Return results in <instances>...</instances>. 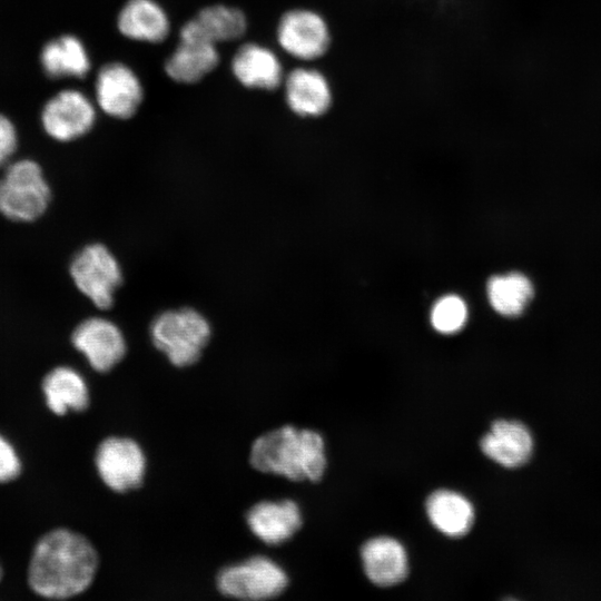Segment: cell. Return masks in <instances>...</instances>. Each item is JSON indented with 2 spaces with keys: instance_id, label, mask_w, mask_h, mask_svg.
I'll return each instance as SVG.
<instances>
[{
  "instance_id": "20",
  "label": "cell",
  "mask_w": 601,
  "mask_h": 601,
  "mask_svg": "<svg viewBox=\"0 0 601 601\" xmlns=\"http://www.w3.org/2000/svg\"><path fill=\"white\" fill-rule=\"evenodd\" d=\"M425 511L432 525L450 538L465 535L475 518L470 500L449 489L432 492L425 501Z\"/></svg>"
},
{
  "instance_id": "23",
  "label": "cell",
  "mask_w": 601,
  "mask_h": 601,
  "mask_svg": "<svg viewBox=\"0 0 601 601\" xmlns=\"http://www.w3.org/2000/svg\"><path fill=\"white\" fill-rule=\"evenodd\" d=\"M491 307L500 315H521L534 296L531 279L522 273L511 272L492 276L486 285Z\"/></svg>"
},
{
  "instance_id": "3",
  "label": "cell",
  "mask_w": 601,
  "mask_h": 601,
  "mask_svg": "<svg viewBox=\"0 0 601 601\" xmlns=\"http://www.w3.org/2000/svg\"><path fill=\"white\" fill-rule=\"evenodd\" d=\"M149 334L154 346L176 367H187L200 358L211 335L207 318L191 307L168 309L157 315Z\"/></svg>"
},
{
  "instance_id": "10",
  "label": "cell",
  "mask_w": 601,
  "mask_h": 601,
  "mask_svg": "<svg viewBox=\"0 0 601 601\" xmlns=\"http://www.w3.org/2000/svg\"><path fill=\"white\" fill-rule=\"evenodd\" d=\"M71 343L99 373L112 370L127 352L121 329L104 317H88L80 322L71 334Z\"/></svg>"
},
{
  "instance_id": "9",
  "label": "cell",
  "mask_w": 601,
  "mask_h": 601,
  "mask_svg": "<svg viewBox=\"0 0 601 601\" xmlns=\"http://www.w3.org/2000/svg\"><path fill=\"white\" fill-rule=\"evenodd\" d=\"M95 465L110 490L125 493L139 487L146 475V455L135 440L126 436L104 439L95 453Z\"/></svg>"
},
{
  "instance_id": "8",
  "label": "cell",
  "mask_w": 601,
  "mask_h": 601,
  "mask_svg": "<svg viewBox=\"0 0 601 601\" xmlns=\"http://www.w3.org/2000/svg\"><path fill=\"white\" fill-rule=\"evenodd\" d=\"M70 276L95 306L109 308L122 282V272L115 255L102 244L82 247L70 262Z\"/></svg>"
},
{
  "instance_id": "1",
  "label": "cell",
  "mask_w": 601,
  "mask_h": 601,
  "mask_svg": "<svg viewBox=\"0 0 601 601\" xmlns=\"http://www.w3.org/2000/svg\"><path fill=\"white\" fill-rule=\"evenodd\" d=\"M98 565L97 550L85 535L56 529L35 546L28 571L29 585L45 598H71L90 587Z\"/></svg>"
},
{
  "instance_id": "11",
  "label": "cell",
  "mask_w": 601,
  "mask_h": 601,
  "mask_svg": "<svg viewBox=\"0 0 601 601\" xmlns=\"http://www.w3.org/2000/svg\"><path fill=\"white\" fill-rule=\"evenodd\" d=\"M96 101L108 116L128 119L138 110L144 90L137 75L121 62L102 66L95 82Z\"/></svg>"
},
{
  "instance_id": "26",
  "label": "cell",
  "mask_w": 601,
  "mask_h": 601,
  "mask_svg": "<svg viewBox=\"0 0 601 601\" xmlns=\"http://www.w3.org/2000/svg\"><path fill=\"white\" fill-rule=\"evenodd\" d=\"M17 132L12 122L0 114V167L7 165L17 149Z\"/></svg>"
},
{
  "instance_id": "22",
  "label": "cell",
  "mask_w": 601,
  "mask_h": 601,
  "mask_svg": "<svg viewBox=\"0 0 601 601\" xmlns=\"http://www.w3.org/2000/svg\"><path fill=\"white\" fill-rule=\"evenodd\" d=\"M40 61L49 77H83L90 69V59L83 43L66 35L49 41L42 49Z\"/></svg>"
},
{
  "instance_id": "2",
  "label": "cell",
  "mask_w": 601,
  "mask_h": 601,
  "mask_svg": "<svg viewBox=\"0 0 601 601\" xmlns=\"http://www.w3.org/2000/svg\"><path fill=\"white\" fill-rule=\"evenodd\" d=\"M249 463L262 473L317 482L326 469L325 443L316 431L284 425L253 442Z\"/></svg>"
},
{
  "instance_id": "18",
  "label": "cell",
  "mask_w": 601,
  "mask_h": 601,
  "mask_svg": "<svg viewBox=\"0 0 601 601\" xmlns=\"http://www.w3.org/2000/svg\"><path fill=\"white\" fill-rule=\"evenodd\" d=\"M117 27L128 39L151 43L165 40L170 30L167 13L154 0H128L118 13Z\"/></svg>"
},
{
  "instance_id": "15",
  "label": "cell",
  "mask_w": 601,
  "mask_h": 601,
  "mask_svg": "<svg viewBox=\"0 0 601 601\" xmlns=\"http://www.w3.org/2000/svg\"><path fill=\"white\" fill-rule=\"evenodd\" d=\"M363 570L378 587L401 583L408 573L407 553L403 544L391 536H375L361 548Z\"/></svg>"
},
{
  "instance_id": "5",
  "label": "cell",
  "mask_w": 601,
  "mask_h": 601,
  "mask_svg": "<svg viewBox=\"0 0 601 601\" xmlns=\"http://www.w3.org/2000/svg\"><path fill=\"white\" fill-rule=\"evenodd\" d=\"M51 200V189L40 165L31 159L10 162L0 177V215L16 223L40 218Z\"/></svg>"
},
{
  "instance_id": "19",
  "label": "cell",
  "mask_w": 601,
  "mask_h": 601,
  "mask_svg": "<svg viewBox=\"0 0 601 601\" xmlns=\"http://www.w3.org/2000/svg\"><path fill=\"white\" fill-rule=\"evenodd\" d=\"M218 62L216 45L197 38H179L165 62V71L176 82L194 83L214 70Z\"/></svg>"
},
{
  "instance_id": "27",
  "label": "cell",
  "mask_w": 601,
  "mask_h": 601,
  "mask_svg": "<svg viewBox=\"0 0 601 601\" xmlns=\"http://www.w3.org/2000/svg\"><path fill=\"white\" fill-rule=\"evenodd\" d=\"M1 577H2V570H1V568H0V579H1Z\"/></svg>"
},
{
  "instance_id": "24",
  "label": "cell",
  "mask_w": 601,
  "mask_h": 601,
  "mask_svg": "<svg viewBox=\"0 0 601 601\" xmlns=\"http://www.w3.org/2000/svg\"><path fill=\"white\" fill-rule=\"evenodd\" d=\"M467 308L462 298L447 295L440 298L432 308L431 323L442 334L459 332L466 323Z\"/></svg>"
},
{
  "instance_id": "16",
  "label": "cell",
  "mask_w": 601,
  "mask_h": 601,
  "mask_svg": "<svg viewBox=\"0 0 601 601\" xmlns=\"http://www.w3.org/2000/svg\"><path fill=\"white\" fill-rule=\"evenodd\" d=\"M482 452L505 467H518L531 456L533 441L526 426L516 421L499 420L481 439Z\"/></svg>"
},
{
  "instance_id": "4",
  "label": "cell",
  "mask_w": 601,
  "mask_h": 601,
  "mask_svg": "<svg viewBox=\"0 0 601 601\" xmlns=\"http://www.w3.org/2000/svg\"><path fill=\"white\" fill-rule=\"evenodd\" d=\"M334 30L327 16L317 8L286 10L276 26L279 49L299 63H319L333 50Z\"/></svg>"
},
{
  "instance_id": "14",
  "label": "cell",
  "mask_w": 601,
  "mask_h": 601,
  "mask_svg": "<svg viewBox=\"0 0 601 601\" xmlns=\"http://www.w3.org/2000/svg\"><path fill=\"white\" fill-rule=\"evenodd\" d=\"M231 71L243 86L264 91L282 88L286 75L279 56L255 42L238 48L231 59Z\"/></svg>"
},
{
  "instance_id": "17",
  "label": "cell",
  "mask_w": 601,
  "mask_h": 601,
  "mask_svg": "<svg viewBox=\"0 0 601 601\" xmlns=\"http://www.w3.org/2000/svg\"><path fill=\"white\" fill-rule=\"evenodd\" d=\"M247 28L243 11L223 4L201 9L179 31V38H197L217 45L240 38Z\"/></svg>"
},
{
  "instance_id": "25",
  "label": "cell",
  "mask_w": 601,
  "mask_h": 601,
  "mask_svg": "<svg viewBox=\"0 0 601 601\" xmlns=\"http://www.w3.org/2000/svg\"><path fill=\"white\" fill-rule=\"evenodd\" d=\"M20 471L21 463L14 449L0 435V482L16 479Z\"/></svg>"
},
{
  "instance_id": "7",
  "label": "cell",
  "mask_w": 601,
  "mask_h": 601,
  "mask_svg": "<svg viewBox=\"0 0 601 601\" xmlns=\"http://www.w3.org/2000/svg\"><path fill=\"white\" fill-rule=\"evenodd\" d=\"M282 89L287 109L304 120L323 119L336 105L334 81L318 63L297 65L286 72Z\"/></svg>"
},
{
  "instance_id": "6",
  "label": "cell",
  "mask_w": 601,
  "mask_h": 601,
  "mask_svg": "<svg viewBox=\"0 0 601 601\" xmlns=\"http://www.w3.org/2000/svg\"><path fill=\"white\" fill-rule=\"evenodd\" d=\"M218 591L239 600H267L282 594L288 585L284 569L265 555H253L223 568L216 578Z\"/></svg>"
},
{
  "instance_id": "21",
  "label": "cell",
  "mask_w": 601,
  "mask_h": 601,
  "mask_svg": "<svg viewBox=\"0 0 601 601\" xmlns=\"http://www.w3.org/2000/svg\"><path fill=\"white\" fill-rule=\"evenodd\" d=\"M48 407L57 415L81 412L89 405V391L81 374L69 366L51 370L42 381Z\"/></svg>"
},
{
  "instance_id": "13",
  "label": "cell",
  "mask_w": 601,
  "mask_h": 601,
  "mask_svg": "<svg viewBox=\"0 0 601 601\" xmlns=\"http://www.w3.org/2000/svg\"><path fill=\"white\" fill-rule=\"evenodd\" d=\"M245 520L250 532L268 545L288 541L303 522L298 504L289 499L260 501L247 510Z\"/></svg>"
},
{
  "instance_id": "12",
  "label": "cell",
  "mask_w": 601,
  "mask_h": 601,
  "mask_svg": "<svg viewBox=\"0 0 601 601\" xmlns=\"http://www.w3.org/2000/svg\"><path fill=\"white\" fill-rule=\"evenodd\" d=\"M96 120V109L81 91L58 92L43 107L41 121L45 131L58 141H70L87 134Z\"/></svg>"
}]
</instances>
